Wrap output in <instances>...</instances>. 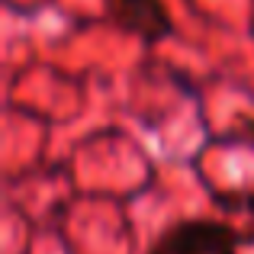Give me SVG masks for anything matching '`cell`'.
<instances>
[{
    "instance_id": "1",
    "label": "cell",
    "mask_w": 254,
    "mask_h": 254,
    "mask_svg": "<svg viewBox=\"0 0 254 254\" xmlns=\"http://www.w3.org/2000/svg\"><path fill=\"white\" fill-rule=\"evenodd\" d=\"M148 254H238V235L216 219H184L171 225Z\"/></svg>"
},
{
    "instance_id": "2",
    "label": "cell",
    "mask_w": 254,
    "mask_h": 254,
    "mask_svg": "<svg viewBox=\"0 0 254 254\" xmlns=\"http://www.w3.org/2000/svg\"><path fill=\"white\" fill-rule=\"evenodd\" d=\"M103 3H106V16L116 29L138 36L145 42L168 39L174 29L164 0H103Z\"/></svg>"
}]
</instances>
